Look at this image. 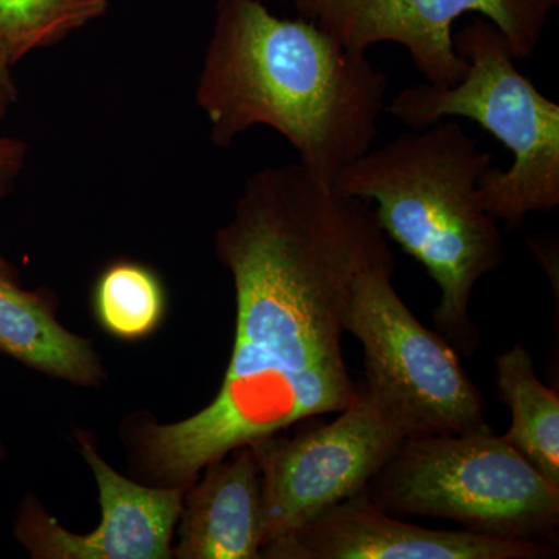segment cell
<instances>
[{
	"mask_svg": "<svg viewBox=\"0 0 559 559\" xmlns=\"http://www.w3.org/2000/svg\"><path fill=\"white\" fill-rule=\"evenodd\" d=\"M366 53L316 22L275 16L261 0H216L197 87L213 145L229 148L249 128H272L333 186L380 132L388 76Z\"/></svg>",
	"mask_w": 559,
	"mask_h": 559,
	"instance_id": "7a4b0ae2",
	"label": "cell"
},
{
	"mask_svg": "<svg viewBox=\"0 0 559 559\" xmlns=\"http://www.w3.org/2000/svg\"><path fill=\"white\" fill-rule=\"evenodd\" d=\"M454 49L468 62L462 80L406 87L388 110L414 131L465 117L495 135L513 164L506 171L489 168L477 194L491 218L514 229L530 213L559 205V106L516 68L509 40L491 21L474 17L454 33Z\"/></svg>",
	"mask_w": 559,
	"mask_h": 559,
	"instance_id": "277c9868",
	"label": "cell"
},
{
	"mask_svg": "<svg viewBox=\"0 0 559 559\" xmlns=\"http://www.w3.org/2000/svg\"><path fill=\"white\" fill-rule=\"evenodd\" d=\"M81 454L94 471L100 491L102 524L90 535L61 527L27 498L17 510L14 536L38 559H168L186 489L145 487L110 468L90 440Z\"/></svg>",
	"mask_w": 559,
	"mask_h": 559,
	"instance_id": "30bf717a",
	"label": "cell"
},
{
	"mask_svg": "<svg viewBox=\"0 0 559 559\" xmlns=\"http://www.w3.org/2000/svg\"><path fill=\"white\" fill-rule=\"evenodd\" d=\"M167 299L150 267L117 261L106 267L94 293V311L103 329L123 341L150 336L164 319Z\"/></svg>",
	"mask_w": 559,
	"mask_h": 559,
	"instance_id": "9a60e30c",
	"label": "cell"
},
{
	"mask_svg": "<svg viewBox=\"0 0 559 559\" xmlns=\"http://www.w3.org/2000/svg\"><path fill=\"white\" fill-rule=\"evenodd\" d=\"M0 349L25 366L79 385H100V360L90 341L58 323L49 301L0 274Z\"/></svg>",
	"mask_w": 559,
	"mask_h": 559,
	"instance_id": "7c38bea8",
	"label": "cell"
},
{
	"mask_svg": "<svg viewBox=\"0 0 559 559\" xmlns=\"http://www.w3.org/2000/svg\"><path fill=\"white\" fill-rule=\"evenodd\" d=\"M396 263L374 264L353 285L347 331L364 348L362 389L406 436L489 430L485 400L457 349L433 333L393 288Z\"/></svg>",
	"mask_w": 559,
	"mask_h": 559,
	"instance_id": "8992f818",
	"label": "cell"
},
{
	"mask_svg": "<svg viewBox=\"0 0 559 559\" xmlns=\"http://www.w3.org/2000/svg\"><path fill=\"white\" fill-rule=\"evenodd\" d=\"M500 399L510 407L511 425L503 439L536 469L559 485V395L538 380L533 356L513 345L496 359Z\"/></svg>",
	"mask_w": 559,
	"mask_h": 559,
	"instance_id": "4fadbf2b",
	"label": "cell"
},
{
	"mask_svg": "<svg viewBox=\"0 0 559 559\" xmlns=\"http://www.w3.org/2000/svg\"><path fill=\"white\" fill-rule=\"evenodd\" d=\"M559 0H296L300 16L336 36L352 50L380 43L406 47L415 68L437 86L457 83L468 62L454 49V22L466 13L491 21L516 60L538 47Z\"/></svg>",
	"mask_w": 559,
	"mask_h": 559,
	"instance_id": "ba28073f",
	"label": "cell"
},
{
	"mask_svg": "<svg viewBox=\"0 0 559 559\" xmlns=\"http://www.w3.org/2000/svg\"><path fill=\"white\" fill-rule=\"evenodd\" d=\"M396 518L430 516L514 540H557L559 485L492 429L401 441L362 489Z\"/></svg>",
	"mask_w": 559,
	"mask_h": 559,
	"instance_id": "5b68a950",
	"label": "cell"
},
{
	"mask_svg": "<svg viewBox=\"0 0 559 559\" xmlns=\"http://www.w3.org/2000/svg\"><path fill=\"white\" fill-rule=\"evenodd\" d=\"M28 156L27 143L20 139L0 138V198L5 197L24 170ZM0 274L16 277V270L0 253Z\"/></svg>",
	"mask_w": 559,
	"mask_h": 559,
	"instance_id": "2e32d148",
	"label": "cell"
},
{
	"mask_svg": "<svg viewBox=\"0 0 559 559\" xmlns=\"http://www.w3.org/2000/svg\"><path fill=\"white\" fill-rule=\"evenodd\" d=\"M492 154L454 121L404 132L353 160L333 182L373 207L385 237L426 267L440 290L437 333L463 355L479 345L469 314L474 286L503 260L498 221L477 194Z\"/></svg>",
	"mask_w": 559,
	"mask_h": 559,
	"instance_id": "3957f363",
	"label": "cell"
},
{
	"mask_svg": "<svg viewBox=\"0 0 559 559\" xmlns=\"http://www.w3.org/2000/svg\"><path fill=\"white\" fill-rule=\"evenodd\" d=\"M403 440L399 426L358 385L356 399L329 425L249 444L261 471L263 547L362 491Z\"/></svg>",
	"mask_w": 559,
	"mask_h": 559,
	"instance_id": "52a82bcc",
	"label": "cell"
},
{
	"mask_svg": "<svg viewBox=\"0 0 559 559\" xmlns=\"http://www.w3.org/2000/svg\"><path fill=\"white\" fill-rule=\"evenodd\" d=\"M16 87L2 86V84H0V119L5 116L11 103L16 100Z\"/></svg>",
	"mask_w": 559,
	"mask_h": 559,
	"instance_id": "e0dca14e",
	"label": "cell"
},
{
	"mask_svg": "<svg viewBox=\"0 0 559 559\" xmlns=\"http://www.w3.org/2000/svg\"><path fill=\"white\" fill-rule=\"evenodd\" d=\"M108 10V0H0V84L14 86L11 68L33 50L68 38Z\"/></svg>",
	"mask_w": 559,
	"mask_h": 559,
	"instance_id": "5bb4252c",
	"label": "cell"
},
{
	"mask_svg": "<svg viewBox=\"0 0 559 559\" xmlns=\"http://www.w3.org/2000/svg\"><path fill=\"white\" fill-rule=\"evenodd\" d=\"M234 278V348L216 399L132 441L154 487L189 489L205 466L296 423L340 414L358 395L342 337L353 285L396 263L370 202L337 193L301 164L257 171L215 235Z\"/></svg>",
	"mask_w": 559,
	"mask_h": 559,
	"instance_id": "6da1fadb",
	"label": "cell"
},
{
	"mask_svg": "<svg viewBox=\"0 0 559 559\" xmlns=\"http://www.w3.org/2000/svg\"><path fill=\"white\" fill-rule=\"evenodd\" d=\"M551 543L514 540L468 530H432L374 506L366 492L323 510L293 535L270 544V559H549Z\"/></svg>",
	"mask_w": 559,
	"mask_h": 559,
	"instance_id": "9c48e42d",
	"label": "cell"
},
{
	"mask_svg": "<svg viewBox=\"0 0 559 559\" xmlns=\"http://www.w3.org/2000/svg\"><path fill=\"white\" fill-rule=\"evenodd\" d=\"M186 491L179 559H257L264 543L263 487L255 452L238 448L205 466Z\"/></svg>",
	"mask_w": 559,
	"mask_h": 559,
	"instance_id": "8fae6325",
	"label": "cell"
}]
</instances>
